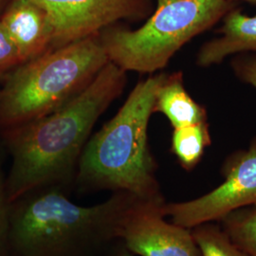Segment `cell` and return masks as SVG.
<instances>
[{
	"label": "cell",
	"instance_id": "cell-14",
	"mask_svg": "<svg viewBox=\"0 0 256 256\" xmlns=\"http://www.w3.org/2000/svg\"><path fill=\"white\" fill-rule=\"evenodd\" d=\"M191 232L200 256H250L234 244L221 226L214 222L196 226Z\"/></svg>",
	"mask_w": 256,
	"mask_h": 256
},
{
	"label": "cell",
	"instance_id": "cell-18",
	"mask_svg": "<svg viewBox=\"0 0 256 256\" xmlns=\"http://www.w3.org/2000/svg\"><path fill=\"white\" fill-rule=\"evenodd\" d=\"M118 256H133V254H132L129 250H120V252Z\"/></svg>",
	"mask_w": 256,
	"mask_h": 256
},
{
	"label": "cell",
	"instance_id": "cell-7",
	"mask_svg": "<svg viewBox=\"0 0 256 256\" xmlns=\"http://www.w3.org/2000/svg\"><path fill=\"white\" fill-rule=\"evenodd\" d=\"M46 10L54 28L52 48L88 37L122 19H146L152 0H32Z\"/></svg>",
	"mask_w": 256,
	"mask_h": 256
},
{
	"label": "cell",
	"instance_id": "cell-9",
	"mask_svg": "<svg viewBox=\"0 0 256 256\" xmlns=\"http://www.w3.org/2000/svg\"><path fill=\"white\" fill-rule=\"evenodd\" d=\"M22 63L52 48L54 28L46 10L32 0H12L0 18Z\"/></svg>",
	"mask_w": 256,
	"mask_h": 256
},
{
	"label": "cell",
	"instance_id": "cell-6",
	"mask_svg": "<svg viewBox=\"0 0 256 256\" xmlns=\"http://www.w3.org/2000/svg\"><path fill=\"white\" fill-rule=\"evenodd\" d=\"M223 182L202 196L182 202H164L162 212L186 229L220 222L234 210L256 206V137L248 146L230 154L221 167Z\"/></svg>",
	"mask_w": 256,
	"mask_h": 256
},
{
	"label": "cell",
	"instance_id": "cell-19",
	"mask_svg": "<svg viewBox=\"0 0 256 256\" xmlns=\"http://www.w3.org/2000/svg\"><path fill=\"white\" fill-rule=\"evenodd\" d=\"M228 1L236 2V3H238V1H245V2H248L250 4H252V5L256 6V0H228Z\"/></svg>",
	"mask_w": 256,
	"mask_h": 256
},
{
	"label": "cell",
	"instance_id": "cell-5",
	"mask_svg": "<svg viewBox=\"0 0 256 256\" xmlns=\"http://www.w3.org/2000/svg\"><path fill=\"white\" fill-rule=\"evenodd\" d=\"M238 6L228 0H156L142 27L132 30L111 26L99 37L110 62L124 72L155 74Z\"/></svg>",
	"mask_w": 256,
	"mask_h": 256
},
{
	"label": "cell",
	"instance_id": "cell-15",
	"mask_svg": "<svg viewBox=\"0 0 256 256\" xmlns=\"http://www.w3.org/2000/svg\"><path fill=\"white\" fill-rule=\"evenodd\" d=\"M230 68L239 81L256 90V54H239L230 59Z\"/></svg>",
	"mask_w": 256,
	"mask_h": 256
},
{
	"label": "cell",
	"instance_id": "cell-2",
	"mask_svg": "<svg viewBox=\"0 0 256 256\" xmlns=\"http://www.w3.org/2000/svg\"><path fill=\"white\" fill-rule=\"evenodd\" d=\"M60 186L30 192L10 204L9 247L19 256H82L118 239L120 226L137 198L116 192L100 204L70 202Z\"/></svg>",
	"mask_w": 256,
	"mask_h": 256
},
{
	"label": "cell",
	"instance_id": "cell-3",
	"mask_svg": "<svg viewBox=\"0 0 256 256\" xmlns=\"http://www.w3.org/2000/svg\"><path fill=\"white\" fill-rule=\"evenodd\" d=\"M166 74H154L138 82L116 115L88 138L76 170L84 188L164 200L149 146L148 124Z\"/></svg>",
	"mask_w": 256,
	"mask_h": 256
},
{
	"label": "cell",
	"instance_id": "cell-8",
	"mask_svg": "<svg viewBox=\"0 0 256 256\" xmlns=\"http://www.w3.org/2000/svg\"><path fill=\"white\" fill-rule=\"evenodd\" d=\"M165 200L135 198L120 226L118 239L140 256H200L191 229L165 220Z\"/></svg>",
	"mask_w": 256,
	"mask_h": 256
},
{
	"label": "cell",
	"instance_id": "cell-13",
	"mask_svg": "<svg viewBox=\"0 0 256 256\" xmlns=\"http://www.w3.org/2000/svg\"><path fill=\"white\" fill-rule=\"evenodd\" d=\"M220 222L234 244L248 256H256V206L234 210Z\"/></svg>",
	"mask_w": 256,
	"mask_h": 256
},
{
	"label": "cell",
	"instance_id": "cell-11",
	"mask_svg": "<svg viewBox=\"0 0 256 256\" xmlns=\"http://www.w3.org/2000/svg\"><path fill=\"white\" fill-rule=\"evenodd\" d=\"M155 112L164 114L173 128L206 122L208 120L205 106L194 101L186 90L182 72L166 74L156 95Z\"/></svg>",
	"mask_w": 256,
	"mask_h": 256
},
{
	"label": "cell",
	"instance_id": "cell-16",
	"mask_svg": "<svg viewBox=\"0 0 256 256\" xmlns=\"http://www.w3.org/2000/svg\"><path fill=\"white\" fill-rule=\"evenodd\" d=\"M21 63L16 46L0 22V79Z\"/></svg>",
	"mask_w": 256,
	"mask_h": 256
},
{
	"label": "cell",
	"instance_id": "cell-17",
	"mask_svg": "<svg viewBox=\"0 0 256 256\" xmlns=\"http://www.w3.org/2000/svg\"><path fill=\"white\" fill-rule=\"evenodd\" d=\"M10 209L6 180H4L0 169V256H5L9 248Z\"/></svg>",
	"mask_w": 256,
	"mask_h": 256
},
{
	"label": "cell",
	"instance_id": "cell-10",
	"mask_svg": "<svg viewBox=\"0 0 256 256\" xmlns=\"http://www.w3.org/2000/svg\"><path fill=\"white\" fill-rule=\"evenodd\" d=\"M220 36L202 44L196 63L200 68L220 64L230 56L256 54V16H250L239 7L229 12L221 20Z\"/></svg>",
	"mask_w": 256,
	"mask_h": 256
},
{
	"label": "cell",
	"instance_id": "cell-1",
	"mask_svg": "<svg viewBox=\"0 0 256 256\" xmlns=\"http://www.w3.org/2000/svg\"><path fill=\"white\" fill-rule=\"evenodd\" d=\"M126 72L108 62L80 94L39 119L3 131L12 156L6 178L10 204L68 182L102 114L122 93Z\"/></svg>",
	"mask_w": 256,
	"mask_h": 256
},
{
	"label": "cell",
	"instance_id": "cell-12",
	"mask_svg": "<svg viewBox=\"0 0 256 256\" xmlns=\"http://www.w3.org/2000/svg\"><path fill=\"white\" fill-rule=\"evenodd\" d=\"M212 144L208 122L173 128L171 152L185 171H192L202 162L207 147Z\"/></svg>",
	"mask_w": 256,
	"mask_h": 256
},
{
	"label": "cell",
	"instance_id": "cell-4",
	"mask_svg": "<svg viewBox=\"0 0 256 256\" xmlns=\"http://www.w3.org/2000/svg\"><path fill=\"white\" fill-rule=\"evenodd\" d=\"M110 59L99 36L48 50L6 74L0 88V128L39 119L72 101Z\"/></svg>",
	"mask_w": 256,
	"mask_h": 256
}]
</instances>
